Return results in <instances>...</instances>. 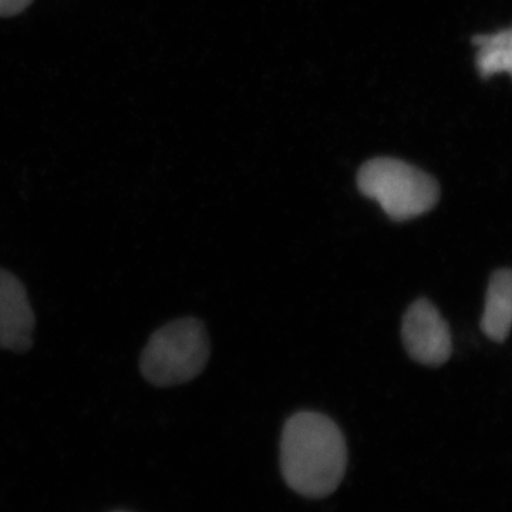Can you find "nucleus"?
I'll return each instance as SVG.
<instances>
[{
	"instance_id": "nucleus-1",
	"label": "nucleus",
	"mask_w": 512,
	"mask_h": 512,
	"mask_svg": "<svg viewBox=\"0 0 512 512\" xmlns=\"http://www.w3.org/2000/svg\"><path fill=\"white\" fill-rule=\"evenodd\" d=\"M348 467V446L338 424L325 414L301 412L286 421L281 471L296 494L311 500L338 490Z\"/></svg>"
},
{
	"instance_id": "nucleus-2",
	"label": "nucleus",
	"mask_w": 512,
	"mask_h": 512,
	"mask_svg": "<svg viewBox=\"0 0 512 512\" xmlns=\"http://www.w3.org/2000/svg\"><path fill=\"white\" fill-rule=\"evenodd\" d=\"M357 188L379 202L394 222L421 217L436 207L440 187L431 175L396 158H373L357 173Z\"/></svg>"
},
{
	"instance_id": "nucleus-3",
	"label": "nucleus",
	"mask_w": 512,
	"mask_h": 512,
	"mask_svg": "<svg viewBox=\"0 0 512 512\" xmlns=\"http://www.w3.org/2000/svg\"><path fill=\"white\" fill-rule=\"evenodd\" d=\"M210 359V339L201 320H173L156 330L140 356V372L148 383L173 387L195 379Z\"/></svg>"
},
{
	"instance_id": "nucleus-4",
	"label": "nucleus",
	"mask_w": 512,
	"mask_h": 512,
	"mask_svg": "<svg viewBox=\"0 0 512 512\" xmlns=\"http://www.w3.org/2000/svg\"><path fill=\"white\" fill-rule=\"evenodd\" d=\"M402 339L406 352L421 365H443L453 353V340L446 320L427 299L414 302L404 313Z\"/></svg>"
},
{
	"instance_id": "nucleus-5",
	"label": "nucleus",
	"mask_w": 512,
	"mask_h": 512,
	"mask_svg": "<svg viewBox=\"0 0 512 512\" xmlns=\"http://www.w3.org/2000/svg\"><path fill=\"white\" fill-rule=\"evenodd\" d=\"M35 323L25 285L0 268V349L23 353L32 348Z\"/></svg>"
},
{
	"instance_id": "nucleus-6",
	"label": "nucleus",
	"mask_w": 512,
	"mask_h": 512,
	"mask_svg": "<svg viewBox=\"0 0 512 512\" xmlns=\"http://www.w3.org/2000/svg\"><path fill=\"white\" fill-rule=\"evenodd\" d=\"M512 328V271L495 272L488 285L481 329L495 342H504Z\"/></svg>"
},
{
	"instance_id": "nucleus-7",
	"label": "nucleus",
	"mask_w": 512,
	"mask_h": 512,
	"mask_svg": "<svg viewBox=\"0 0 512 512\" xmlns=\"http://www.w3.org/2000/svg\"><path fill=\"white\" fill-rule=\"evenodd\" d=\"M477 47V70L483 79L498 73L512 77V28L491 35H478L473 39Z\"/></svg>"
},
{
	"instance_id": "nucleus-8",
	"label": "nucleus",
	"mask_w": 512,
	"mask_h": 512,
	"mask_svg": "<svg viewBox=\"0 0 512 512\" xmlns=\"http://www.w3.org/2000/svg\"><path fill=\"white\" fill-rule=\"evenodd\" d=\"M33 0H0V18H12L25 12Z\"/></svg>"
},
{
	"instance_id": "nucleus-9",
	"label": "nucleus",
	"mask_w": 512,
	"mask_h": 512,
	"mask_svg": "<svg viewBox=\"0 0 512 512\" xmlns=\"http://www.w3.org/2000/svg\"><path fill=\"white\" fill-rule=\"evenodd\" d=\"M119 512H121V511H119Z\"/></svg>"
}]
</instances>
